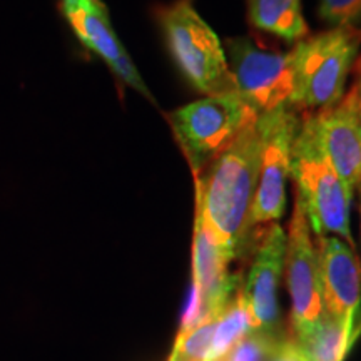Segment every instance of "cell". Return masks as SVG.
I'll return each mask as SVG.
<instances>
[{
	"label": "cell",
	"mask_w": 361,
	"mask_h": 361,
	"mask_svg": "<svg viewBox=\"0 0 361 361\" xmlns=\"http://www.w3.org/2000/svg\"><path fill=\"white\" fill-rule=\"evenodd\" d=\"M261 151L263 133L256 117L231 146L194 176L196 213L231 259L245 251L252 231L251 211L258 189Z\"/></svg>",
	"instance_id": "cell-1"
},
{
	"label": "cell",
	"mask_w": 361,
	"mask_h": 361,
	"mask_svg": "<svg viewBox=\"0 0 361 361\" xmlns=\"http://www.w3.org/2000/svg\"><path fill=\"white\" fill-rule=\"evenodd\" d=\"M290 178L311 231L316 236L333 234L355 250L350 229L355 192L336 174L324 154L313 112L300 119L291 146Z\"/></svg>",
	"instance_id": "cell-2"
},
{
	"label": "cell",
	"mask_w": 361,
	"mask_h": 361,
	"mask_svg": "<svg viewBox=\"0 0 361 361\" xmlns=\"http://www.w3.org/2000/svg\"><path fill=\"white\" fill-rule=\"evenodd\" d=\"M361 29L338 25L300 40L290 52L295 72L293 109L322 111L345 96V85L360 56Z\"/></svg>",
	"instance_id": "cell-3"
},
{
	"label": "cell",
	"mask_w": 361,
	"mask_h": 361,
	"mask_svg": "<svg viewBox=\"0 0 361 361\" xmlns=\"http://www.w3.org/2000/svg\"><path fill=\"white\" fill-rule=\"evenodd\" d=\"M157 17L176 66L194 89L204 96L236 92L223 44L192 0H176Z\"/></svg>",
	"instance_id": "cell-4"
},
{
	"label": "cell",
	"mask_w": 361,
	"mask_h": 361,
	"mask_svg": "<svg viewBox=\"0 0 361 361\" xmlns=\"http://www.w3.org/2000/svg\"><path fill=\"white\" fill-rule=\"evenodd\" d=\"M258 114L238 92L204 96L169 114L179 147L188 157L192 174L219 156Z\"/></svg>",
	"instance_id": "cell-5"
},
{
	"label": "cell",
	"mask_w": 361,
	"mask_h": 361,
	"mask_svg": "<svg viewBox=\"0 0 361 361\" xmlns=\"http://www.w3.org/2000/svg\"><path fill=\"white\" fill-rule=\"evenodd\" d=\"M224 52L234 89L256 114L291 106L295 72L290 52L264 51L247 37L226 40Z\"/></svg>",
	"instance_id": "cell-6"
},
{
	"label": "cell",
	"mask_w": 361,
	"mask_h": 361,
	"mask_svg": "<svg viewBox=\"0 0 361 361\" xmlns=\"http://www.w3.org/2000/svg\"><path fill=\"white\" fill-rule=\"evenodd\" d=\"M263 133V151L258 189L251 211L252 228L278 223L286 211V180L291 169V146L300 128V117L291 106L258 114Z\"/></svg>",
	"instance_id": "cell-7"
},
{
	"label": "cell",
	"mask_w": 361,
	"mask_h": 361,
	"mask_svg": "<svg viewBox=\"0 0 361 361\" xmlns=\"http://www.w3.org/2000/svg\"><path fill=\"white\" fill-rule=\"evenodd\" d=\"M286 236L284 271L291 298V323L296 338H300L310 331L326 311L323 303L318 251L311 238L308 221L298 201H295V211Z\"/></svg>",
	"instance_id": "cell-8"
},
{
	"label": "cell",
	"mask_w": 361,
	"mask_h": 361,
	"mask_svg": "<svg viewBox=\"0 0 361 361\" xmlns=\"http://www.w3.org/2000/svg\"><path fill=\"white\" fill-rule=\"evenodd\" d=\"M286 243V233L278 223L266 228L241 288L252 329L269 336H276L279 326L278 290L284 271Z\"/></svg>",
	"instance_id": "cell-9"
},
{
	"label": "cell",
	"mask_w": 361,
	"mask_h": 361,
	"mask_svg": "<svg viewBox=\"0 0 361 361\" xmlns=\"http://www.w3.org/2000/svg\"><path fill=\"white\" fill-rule=\"evenodd\" d=\"M324 311L358 333L361 263L355 250L336 236H316Z\"/></svg>",
	"instance_id": "cell-10"
},
{
	"label": "cell",
	"mask_w": 361,
	"mask_h": 361,
	"mask_svg": "<svg viewBox=\"0 0 361 361\" xmlns=\"http://www.w3.org/2000/svg\"><path fill=\"white\" fill-rule=\"evenodd\" d=\"M62 12L74 34L89 51L97 54L123 82L154 102L133 59L117 39L109 13L101 0H62Z\"/></svg>",
	"instance_id": "cell-11"
},
{
	"label": "cell",
	"mask_w": 361,
	"mask_h": 361,
	"mask_svg": "<svg viewBox=\"0 0 361 361\" xmlns=\"http://www.w3.org/2000/svg\"><path fill=\"white\" fill-rule=\"evenodd\" d=\"M231 256L207 233L201 216L196 213L192 239V288L191 300L200 306L202 318L221 316L236 295L238 274L229 273Z\"/></svg>",
	"instance_id": "cell-12"
},
{
	"label": "cell",
	"mask_w": 361,
	"mask_h": 361,
	"mask_svg": "<svg viewBox=\"0 0 361 361\" xmlns=\"http://www.w3.org/2000/svg\"><path fill=\"white\" fill-rule=\"evenodd\" d=\"M314 121L328 161L355 192L361 184V121L348 94L335 106L314 112Z\"/></svg>",
	"instance_id": "cell-13"
},
{
	"label": "cell",
	"mask_w": 361,
	"mask_h": 361,
	"mask_svg": "<svg viewBox=\"0 0 361 361\" xmlns=\"http://www.w3.org/2000/svg\"><path fill=\"white\" fill-rule=\"evenodd\" d=\"M247 19L255 29L278 35L288 42L308 37L301 0H246Z\"/></svg>",
	"instance_id": "cell-14"
},
{
	"label": "cell",
	"mask_w": 361,
	"mask_h": 361,
	"mask_svg": "<svg viewBox=\"0 0 361 361\" xmlns=\"http://www.w3.org/2000/svg\"><path fill=\"white\" fill-rule=\"evenodd\" d=\"M353 329L328 313L310 331L296 338L306 361H343L353 345Z\"/></svg>",
	"instance_id": "cell-15"
},
{
	"label": "cell",
	"mask_w": 361,
	"mask_h": 361,
	"mask_svg": "<svg viewBox=\"0 0 361 361\" xmlns=\"http://www.w3.org/2000/svg\"><path fill=\"white\" fill-rule=\"evenodd\" d=\"M250 331H252L250 313H247L246 303L241 295V288H239L236 295L233 296V300L229 301V305L226 306V310L219 316L218 324H216L213 345H211V351L206 361H216L223 358Z\"/></svg>",
	"instance_id": "cell-16"
},
{
	"label": "cell",
	"mask_w": 361,
	"mask_h": 361,
	"mask_svg": "<svg viewBox=\"0 0 361 361\" xmlns=\"http://www.w3.org/2000/svg\"><path fill=\"white\" fill-rule=\"evenodd\" d=\"M219 316H207L188 333H178L169 361H206Z\"/></svg>",
	"instance_id": "cell-17"
},
{
	"label": "cell",
	"mask_w": 361,
	"mask_h": 361,
	"mask_svg": "<svg viewBox=\"0 0 361 361\" xmlns=\"http://www.w3.org/2000/svg\"><path fill=\"white\" fill-rule=\"evenodd\" d=\"M276 341V336L264 335V333L252 329L245 338H241L223 358L216 361H268V356Z\"/></svg>",
	"instance_id": "cell-18"
},
{
	"label": "cell",
	"mask_w": 361,
	"mask_h": 361,
	"mask_svg": "<svg viewBox=\"0 0 361 361\" xmlns=\"http://www.w3.org/2000/svg\"><path fill=\"white\" fill-rule=\"evenodd\" d=\"M319 16L333 27L361 20V0H319Z\"/></svg>",
	"instance_id": "cell-19"
},
{
	"label": "cell",
	"mask_w": 361,
	"mask_h": 361,
	"mask_svg": "<svg viewBox=\"0 0 361 361\" xmlns=\"http://www.w3.org/2000/svg\"><path fill=\"white\" fill-rule=\"evenodd\" d=\"M268 361H306V358L296 341L281 340L274 343Z\"/></svg>",
	"instance_id": "cell-20"
},
{
	"label": "cell",
	"mask_w": 361,
	"mask_h": 361,
	"mask_svg": "<svg viewBox=\"0 0 361 361\" xmlns=\"http://www.w3.org/2000/svg\"><path fill=\"white\" fill-rule=\"evenodd\" d=\"M353 72H355L353 87H351L346 94H348L351 102H353L356 114H358L360 121H361V54L358 56V59H356V62L353 66Z\"/></svg>",
	"instance_id": "cell-21"
},
{
	"label": "cell",
	"mask_w": 361,
	"mask_h": 361,
	"mask_svg": "<svg viewBox=\"0 0 361 361\" xmlns=\"http://www.w3.org/2000/svg\"><path fill=\"white\" fill-rule=\"evenodd\" d=\"M360 218H361V184H360Z\"/></svg>",
	"instance_id": "cell-22"
}]
</instances>
